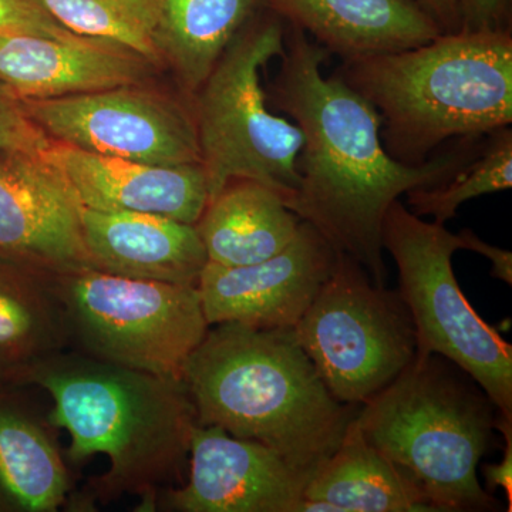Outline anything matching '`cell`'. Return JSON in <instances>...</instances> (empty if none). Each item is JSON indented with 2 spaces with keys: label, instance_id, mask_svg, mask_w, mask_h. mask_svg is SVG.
<instances>
[{
  "label": "cell",
  "instance_id": "cell-1",
  "mask_svg": "<svg viewBox=\"0 0 512 512\" xmlns=\"http://www.w3.org/2000/svg\"><path fill=\"white\" fill-rule=\"evenodd\" d=\"M329 57L303 30L286 25L281 66L265 90L272 109L303 137L298 188L286 204L384 286L382 224L390 205L453 177L477 156L485 136L457 138L420 165L399 163L383 146L373 106L335 73L323 76Z\"/></svg>",
  "mask_w": 512,
  "mask_h": 512
},
{
  "label": "cell",
  "instance_id": "cell-2",
  "mask_svg": "<svg viewBox=\"0 0 512 512\" xmlns=\"http://www.w3.org/2000/svg\"><path fill=\"white\" fill-rule=\"evenodd\" d=\"M12 382L50 396V420L70 436L66 461L109 460L107 473L90 481L84 507L137 495L138 511H151L161 491L184 484L197 413L183 380L64 349Z\"/></svg>",
  "mask_w": 512,
  "mask_h": 512
},
{
  "label": "cell",
  "instance_id": "cell-3",
  "mask_svg": "<svg viewBox=\"0 0 512 512\" xmlns=\"http://www.w3.org/2000/svg\"><path fill=\"white\" fill-rule=\"evenodd\" d=\"M181 380L198 424L264 444L306 481L359 410L332 396L293 329L212 325Z\"/></svg>",
  "mask_w": 512,
  "mask_h": 512
},
{
  "label": "cell",
  "instance_id": "cell-4",
  "mask_svg": "<svg viewBox=\"0 0 512 512\" xmlns=\"http://www.w3.org/2000/svg\"><path fill=\"white\" fill-rule=\"evenodd\" d=\"M335 74L377 111L383 146L402 164L511 127L512 29L441 33L412 49L340 63Z\"/></svg>",
  "mask_w": 512,
  "mask_h": 512
},
{
  "label": "cell",
  "instance_id": "cell-5",
  "mask_svg": "<svg viewBox=\"0 0 512 512\" xmlns=\"http://www.w3.org/2000/svg\"><path fill=\"white\" fill-rule=\"evenodd\" d=\"M495 419L484 390L439 355L414 359L356 414L367 441L413 478L436 512L500 510L477 474Z\"/></svg>",
  "mask_w": 512,
  "mask_h": 512
},
{
  "label": "cell",
  "instance_id": "cell-6",
  "mask_svg": "<svg viewBox=\"0 0 512 512\" xmlns=\"http://www.w3.org/2000/svg\"><path fill=\"white\" fill-rule=\"evenodd\" d=\"M286 23L262 9L239 30L194 97L210 200L228 183L254 180L288 202L298 188L301 130L269 110L261 73L285 49Z\"/></svg>",
  "mask_w": 512,
  "mask_h": 512
},
{
  "label": "cell",
  "instance_id": "cell-7",
  "mask_svg": "<svg viewBox=\"0 0 512 512\" xmlns=\"http://www.w3.org/2000/svg\"><path fill=\"white\" fill-rule=\"evenodd\" d=\"M382 245L399 269V292L416 329L414 359L446 357L484 390L500 416L512 420V346L480 318L458 285L451 259L463 249L460 235L421 220L396 200L383 218Z\"/></svg>",
  "mask_w": 512,
  "mask_h": 512
},
{
  "label": "cell",
  "instance_id": "cell-8",
  "mask_svg": "<svg viewBox=\"0 0 512 512\" xmlns=\"http://www.w3.org/2000/svg\"><path fill=\"white\" fill-rule=\"evenodd\" d=\"M70 348L180 379L210 329L197 285L126 278L93 266L56 275Z\"/></svg>",
  "mask_w": 512,
  "mask_h": 512
},
{
  "label": "cell",
  "instance_id": "cell-9",
  "mask_svg": "<svg viewBox=\"0 0 512 512\" xmlns=\"http://www.w3.org/2000/svg\"><path fill=\"white\" fill-rule=\"evenodd\" d=\"M293 330L329 392L348 406L372 399L416 357V329L400 292L375 285L342 252Z\"/></svg>",
  "mask_w": 512,
  "mask_h": 512
},
{
  "label": "cell",
  "instance_id": "cell-10",
  "mask_svg": "<svg viewBox=\"0 0 512 512\" xmlns=\"http://www.w3.org/2000/svg\"><path fill=\"white\" fill-rule=\"evenodd\" d=\"M150 83L22 103L56 143L136 163H201L194 100Z\"/></svg>",
  "mask_w": 512,
  "mask_h": 512
},
{
  "label": "cell",
  "instance_id": "cell-11",
  "mask_svg": "<svg viewBox=\"0 0 512 512\" xmlns=\"http://www.w3.org/2000/svg\"><path fill=\"white\" fill-rule=\"evenodd\" d=\"M338 252L308 222L278 254L244 266L208 262L198 279L208 325L234 322L256 329H293L326 279Z\"/></svg>",
  "mask_w": 512,
  "mask_h": 512
},
{
  "label": "cell",
  "instance_id": "cell-12",
  "mask_svg": "<svg viewBox=\"0 0 512 512\" xmlns=\"http://www.w3.org/2000/svg\"><path fill=\"white\" fill-rule=\"evenodd\" d=\"M306 483L264 444L197 423L187 481L161 491L151 511L298 512Z\"/></svg>",
  "mask_w": 512,
  "mask_h": 512
},
{
  "label": "cell",
  "instance_id": "cell-13",
  "mask_svg": "<svg viewBox=\"0 0 512 512\" xmlns=\"http://www.w3.org/2000/svg\"><path fill=\"white\" fill-rule=\"evenodd\" d=\"M82 204L46 154L0 156V259L60 275L92 266Z\"/></svg>",
  "mask_w": 512,
  "mask_h": 512
},
{
  "label": "cell",
  "instance_id": "cell-14",
  "mask_svg": "<svg viewBox=\"0 0 512 512\" xmlns=\"http://www.w3.org/2000/svg\"><path fill=\"white\" fill-rule=\"evenodd\" d=\"M83 208L140 212L197 224L210 201L201 163L153 165L86 153L56 143L46 153Z\"/></svg>",
  "mask_w": 512,
  "mask_h": 512
},
{
  "label": "cell",
  "instance_id": "cell-15",
  "mask_svg": "<svg viewBox=\"0 0 512 512\" xmlns=\"http://www.w3.org/2000/svg\"><path fill=\"white\" fill-rule=\"evenodd\" d=\"M156 72L143 56L110 40L63 42L30 33L0 35V83L19 99H60L150 83Z\"/></svg>",
  "mask_w": 512,
  "mask_h": 512
},
{
  "label": "cell",
  "instance_id": "cell-16",
  "mask_svg": "<svg viewBox=\"0 0 512 512\" xmlns=\"http://www.w3.org/2000/svg\"><path fill=\"white\" fill-rule=\"evenodd\" d=\"M39 387L0 380V512H55L72 477Z\"/></svg>",
  "mask_w": 512,
  "mask_h": 512
},
{
  "label": "cell",
  "instance_id": "cell-17",
  "mask_svg": "<svg viewBox=\"0 0 512 512\" xmlns=\"http://www.w3.org/2000/svg\"><path fill=\"white\" fill-rule=\"evenodd\" d=\"M265 6L342 63L412 49L443 33L419 0H265Z\"/></svg>",
  "mask_w": 512,
  "mask_h": 512
},
{
  "label": "cell",
  "instance_id": "cell-18",
  "mask_svg": "<svg viewBox=\"0 0 512 512\" xmlns=\"http://www.w3.org/2000/svg\"><path fill=\"white\" fill-rule=\"evenodd\" d=\"M93 268L126 278L197 285L207 251L192 224L140 212L82 210Z\"/></svg>",
  "mask_w": 512,
  "mask_h": 512
},
{
  "label": "cell",
  "instance_id": "cell-19",
  "mask_svg": "<svg viewBox=\"0 0 512 512\" xmlns=\"http://www.w3.org/2000/svg\"><path fill=\"white\" fill-rule=\"evenodd\" d=\"M430 512L429 498L350 421L338 448L303 488L298 512ZM436 512V511H434Z\"/></svg>",
  "mask_w": 512,
  "mask_h": 512
},
{
  "label": "cell",
  "instance_id": "cell-20",
  "mask_svg": "<svg viewBox=\"0 0 512 512\" xmlns=\"http://www.w3.org/2000/svg\"><path fill=\"white\" fill-rule=\"evenodd\" d=\"M302 220L278 191L254 180L225 185L195 224L208 262L244 266L288 247Z\"/></svg>",
  "mask_w": 512,
  "mask_h": 512
},
{
  "label": "cell",
  "instance_id": "cell-21",
  "mask_svg": "<svg viewBox=\"0 0 512 512\" xmlns=\"http://www.w3.org/2000/svg\"><path fill=\"white\" fill-rule=\"evenodd\" d=\"M265 8V0H161L153 33L161 69L194 100L232 39Z\"/></svg>",
  "mask_w": 512,
  "mask_h": 512
},
{
  "label": "cell",
  "instance_id": "cell-22",
  "mask_svg": "<svg viewBox=\"0 0 512 512\" xmlns=\"http://www.w3.org/2000/svg\"><path fill=\"white\" fill-rule=\"evenodd\" d=\"M69 348L56 275L0 259V380Z\"/></svg>",
  "mask_w": 512,
  "mask_h": 512
},
{
  "label": "cell",
  "instance_id": "cell-23",
  "mask_svg": "<svg viewBox=\"0 0 512 512\" xmlns=\"http://www.w3.org/2000/svg\"><path fill=\"white\" fill-rule=\"evenodd\" d=\"M512 187V130L487 134L477 156L443 184L407 192V208L417 217L446 225L464 202Z\"/></svg>",
  "mask_w": 512,
  "mask_h": 512
},
{
  "label": "cell",
  "instance_id": "cell-24",
  "mask_svg": "<svg viewBox=\"0 0 512 512\" xmlns=\"http://www.w3.org/2000/svg\"><path fill=\"white\" fill-rule=\"evenodd\" d=\"M64 28L134 50L161 70L153 33L161 0H40Z\"/></svg>",
  "mask_w": 512,
  "mask_h": 512
},
{
  "label": "cell",
  "instance_id": "cell-25",
  "mask_svg": "<svg viewBox=\"0 0 512 512\" xmlns=\"http://www.w3.org/2000/svg\"><path fill=\"white\" fill-rule=\"evenodd\" d=\"M55 141L46 136L5 84L0 83V156L10 153L46 154Z\"/></svg>",
  "mask_w": 512,
  "mask_h": 512
},
{
  "label": "cell",
  "instance_id": "cell-26",
  "mask_svg": "<svg viewBox=\"0 0 512 512\" xmlns=\"http://www.w3.org/2000/svg\"><path fill=\"white\" fill-rule=\"evenodd\" d=\"M9 33H30L63 42L86 39L64 28L40 0H0V35Z\"/></svg>",
  "mask_w": 512,
  "mask_h": 512
},
{
  "label": "cell",
  "instance_id": "cell-27",
  "mask_svg": "<svg viewBox=\"0 0 512 512\" xmlns=\"http://www.w3.org/2000/svg\"><path fill=\"white\" fill-rule=\"evenodd\" d=\"M461 30H510L512 0H457Z\"/></svg>",
  "mask_w": 512,
  "mask_h": 512
},
{
  "label": "cell",
  "instance_id": "cell-28",
  "mask_svg": "<svg viewBox=\"0 0 512 512\" xmlns=\"http://www.w3.org/2000/svg\"><path fill=\"white\" fill-rule=\"evenodd\" d=\"M495 429L500 430L504 437L503 460L498 464H484L481 468L488 493L501 488L508 497V511H512V420L497 413Z\"/></svg>",
  "mask_w": 512,
  "mask_h": 512
},
{
  "label": "cell",
  "instance_id": "cell-29",
  "mask_svg": "<svg viewBox=\"0 0 512 512\" xmlns=\"http://www.w3.org/2000/svg\"><path fill=\"white\" fill-rule=\"evenodd\" d=\"M458 235L463 241V249L477 252L493 264L491 275L495 279H501L508 285L512 284V254L510 251H505V249L484 242L471 229H463V231L458 232Z\"/></svg>",
  "mask_w": 512,
  "mask_h": 512
},
{
  "label": "cell",
  "instance_id": "cell-30",
  "mask_svg": "<svg viewBox=\"0 0 512 512\" xmlns=\"http://www.w3.org/2000/svg\"><path fill=\"white\" fill-rule=\"evenodd\" d=\"M419 3L437 23L441 32H460L461 20L457 0H419Z\"/></svg>",
  "mask_w": 512,
  "mask_h": 512
}]
</instances>
